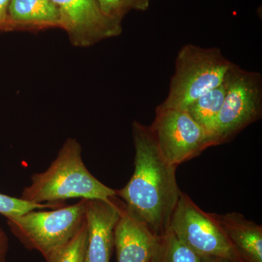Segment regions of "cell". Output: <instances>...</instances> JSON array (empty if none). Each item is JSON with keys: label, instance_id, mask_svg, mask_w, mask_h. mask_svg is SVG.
<instances>
[{"label": "cell", "instance_id": "obj_1", "mask_svg": "<svg viewBox=\"0 0 262 262\" xmlns=\"http://www.w3.org/2000/svg\"><path fill=\"white\" fill-rule=\"evenodd\" d=\"M135 146L134 173L116 196L131 216L145 225L158 237L168 228L182 192L176 177L177 166L163 158L149 126L132 125Z\"/></svg>", "mask_w": 262, "mask_h": 262}, {"label": "cell", "instance_id": "obj_2", "mask_svg": "<svg viewBox=\"0 0 262 262\" xmlns=\"http://www.w3.org/2000/svg\"><path fill=\"white\" fill-rule=\"evenodd\" d=\"M32 183L20 198L30 203L60 204L70 199L108 201L116 190L94 177L82 159V148L75 139H68L56 159L42 173L33 174Z\"/></svg>", "mask_w": 262, "mask_h": 262}, {"label": "cell", "instance_id": "obj_3", "mask_svg": "<svg viewBox=\"0 0 262 262\" xmlns=\"http://www.w3.org/2000/svg\"><path fill=\"white\" fill-rule=\"evenodd\" d=\"M233 63L220 48L185 45L177 55L168 96L158 107L185 110L198 98L223 83Z\"/></svg>", "mask_w": 262, "mask_h": 262}, {"label": "cell", "instance_id": "obj_4", "mask_svg": "<svg viewBox=\"0 0 262 262\" xmlns=\"http://www.w3.org/2000/svg\"><path fill=\"white\" fill-rule=\"evenodd\" d=\"M85 199L71 206L53 209L34 210L7 219L10 230L30 250H36L46 260L68 244L86 222Z\"/></svg>", "mask_w": 262, "mask_h": 262}, {"label": "cell", "instance_id": "obj_5", "mask_svg": "<svg viewBox=\"0 0 262 262\" xmlns=\"http://www.w3.org/2000/svg\"><path fill=\"white\" fill-rule=\"evenodd\" d=\"M225 81V101L211 130L215 146L231 140L261 117V74L244 70L233 63Z\"/></svg>", "mask_w": 262, "mask_h": 262}, {"label": "cell", "instance_id": "obj_6", "mask_svg": "<svg viewBox=\"0 0 262 262\" xmlns=\"http://www.w3.org/2000/svg\"><path fill=\"white\" fill-rule=\"evenodd\" d=\"M169 230L199 256L244 262L220 224L182 192L169 223Z\"/></svg>", "mask_w": 262, "mask_h": 262}, {"label": "cell", "instance_id": "obj_7", "mask_svg": "<svg viewBox=\"0 0 262 262\" xmlns=\"http://www.w3.org/2000/svg\"><path fill=\"white\" fill-rule=\"evenodd\" d=\"M149 127L163 158L176 166L215 146L211 132L185 110L158 106Z\"/></svg>", "mask_w": 262, "mask_h": 262}, {"label": "cell", "instance_id": "obj_8", "mask_svg": "<svg viewBox=\"0 0 262 262\" xmlns=\"http://www.w3.org/2000/svg\"><path fill=\"white\" fill-rule=\"evenodd\" d=\"M52 1L58 8L61 29L75 47H91L121 34L122 21L105 15L97 0Z\"/></svg>", "mask_w": 262, "mask_h": 262}, {"label": "cell", "instance_id": "obj_9", "mask_svg": "<svg viewBox=\"0 0 262 262\" xmlns=\"http://www.w3.org/2000/svg\"><path fill=\"white\" fill-rule=\"evenodd\" d=\"M123 206L117 196L108 201L86 200L87 244L83 262H110L115 227Z\"/></svg>", "mask_w": 262, "mask_h": 262}, {"label": "cell", "instance_id": "obj_10", "mask_svg": "<svg viewBox=\"0 0 262 262\" xmlns=\"http://www.w3.org/2000/svg\"><path fill=\"white\" fill-rule=\"evenodd\" d=\"M158 237L131 216L124 205L114 232L117 262H152Z\"/></svg>", "mask_w": 262, "mask_h": 262}, {"label": "cell", "instance_id": "obj_11", "mask_svg": "<svg viewBox=\"0 0 262 262\" xmlns=\"http://www.w3.org/2000/svg\"><path fill=\"white\" fill-rule=\"evenodd\" d=\"M244 262H262V227L241 213H211Z\"/></svg>", "mask_w": 262, "mask_h": 262}, {"label": "cell", "instance_id": "obj_12", "mask_svg": "<svg viewBox=\"0 0 262 262\" xmlns=\"http://www.w3.org/2000/svg\"><path fill=\"white\" fill-rule=\"evenodd\" d=\"M9 23L10 31L61 29L59 13L52 0H10Z\"/></svg>", "mask_w": 262, "mask_h": 262}, {"label": "cell", "instance_id": "obj_13", "mask_svg": "<svg viewBox=\"0 0 262 262\" xmlns=\"http://www.w3.org/2000/svg\"><path fill=\"white\" fill-rule=\"evenodd\" d=\"M226 93L227 83L225 79L223 83L198 98L185 111L211 134L212 127L225 101Z\"/></svg>", "mask_w": 262, "mask_h": 262}, {"label": "cell", "instance_id": "obj_14", "mask_svg": "<svg viewBox=\"0 0 262 262\" xmlns=\"http://www.w3.org/2000/svg\"><path fill=\"white\" fill-rule=\"evenodd\" d=\"M152 262H203V256L194 253L167 229L158 237Z\"/></svg>", "mask_w": 262, "mask_h": 262}, {"label": "cell", "instance_id": "obj_15", "mask_svg": "<svg viewBox=\"0 0 262 262\" xmlns=\"http://www.w3.org/2000/svg\"><path fill=\"white\" fill-rule=\"evenodd\" d=\"M87 244L86 222L75 237L46 259L47 262H83Z\"/></svg>", "mask_w": 262, "mask_h": 262}, {"label": "cell", "instance_id": "obj_16", "mask_svg": "<svg viewBox=\"0 0 262 262\" xmlns=\"http://www.w3.org/2000/svg\"><path fill=\"white\" fill-rule=\"evenodd\" d=\"M153 0H97L100 8L110 18L122 21L132 11L144 12L149 9Z\"/></svg>", "mask_w": 262, "mask_h": 262}, {"label": "cell", "instance_id": "obj_17", "mask_svg": "<svg viewBox=\"0 0 262 262\" xmlns=\"http://www.w3.org/2000/svg\"><path fill=\"white\" fill-rule=\"evenodd\" d=\"M63 206H64L63 203L38 204L30 203L21 198H13L0 193V214L7 219L14 218L34 210L53 209Z\"/></svg>", "mask_w": 262, "mask_h": 262}, {"label": "cell", "instance_id": "obj_18", "mask_svg": "<svg viewBox=\"0 0 262 262\" xmlns=\"http://www.w3.org/2000/svg\"><path fill=\"white\" fill-rule=\"evenodd\" d=\"M10 0H0V32H10L9 5Z\"/></svg>", "mask_w": 262, "mask_h": 262}, {"label": "cell", "instance_id": "obj_19", "mask_svg": "<svg viewBox=\"0 0 262 262\" xmlns=\"http://www.w3.org/2000/svg\"><path fill=\"white\" fill-rule=\"evenodd\" d=\"M8 251V237L2 227H0V262H7Z\"/></svg>", "mask_w": 262, "mask_h": 262}, {"label": "cell", "instance_id": "obj_20", "mask_svg": "<svg viewBox=\"0 0 262 262\" xmlns=\"http://www.w3.org/2000/svg\"><path fill=\"white\" fill-rule=\"evenodd\" d=\"M203 262H230L225 258L220 257H213V256H206L203 257Z\"/></svg>", "mask_w": 262, "mask_h": 262}]
</instances>
